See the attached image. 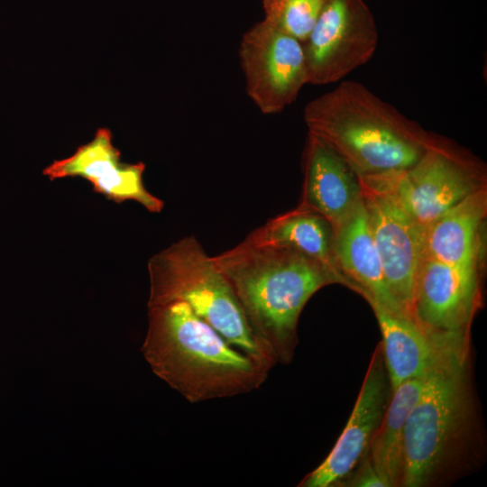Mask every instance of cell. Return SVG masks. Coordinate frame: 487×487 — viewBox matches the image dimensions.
Masks as SVG:
<instances>
[{"mask_svg": "<svg viewBox=\"0 0 487 487\" xmlns=\"http://www.w3.org/2000/svg\"><path fill=\"white\" fill-rule=\"evenodd\" d=\"M141 350L155 375L190 403L257 390L271 370L232 345L179 300L148 305Z\"/></svg>", "mask_w": 487, "mask_h": 487, "instance_id": "cell-1", "label": "cell"}, {"mask_svg": "<svg viewBox=\"0 0 487 487\" xmlns=\"http://www.w3.org/2000/svg\"><path fill=\"white\" fill-rule=\"evenodd\" d=\"M212 260L232 288L253 334L276 362L292 359L299 317L308 299L325 286L341 284L318 262L251 235Z\"/></svg>", "mask_w": 487, "mask_h": 487, "instance_id": "cell-2", "label": "cell"}, {"mask_svg": "<svg viewBox=\"0 0 487 487\" xmlns=\"http://www.w3.org/2000/svg\"><path fill=\"white\" fill-rule=\"evenodd\" d=\"M303 117L359 177L407 169L441 137L353 80L312 99Z\"/></svg>", "mask_w": 487, "mask_h": 487, "instance_id": "cell-3", "label": "cell"}, {"mask_svg": "<svg viewBox=\"0 0 487 487\" xmlns=\"http://www.w3.org/2000/svg\"><path fill=\"white\" fill-rule=\"evenodd\" d=\"M437 342L404 431L400 485H427L449 458L470 412L469 339Z\"/></svg>", "mask_w": 487, "mask_h": 487, "instance_id": "cell-4", "label": "cell"}, {"mask_svg": "<svg viewBox=\"0 0 487 487\" xmlns=\"http://www.w3.org/2000/svg\"><path fill=\"white\" fill-rule=\"evenodd\" d=\"M148 305L179 300L232 345L272 368L277 363L251 329L228 281L195 236H186L148 261Z\"/></svg>", "mask_w": 487, "mask_h": 487, "instance_id": "cell-5", "label": "cell"}, {"mask_svg": "<svg viewBox=\"0 0 487 487\" xmlns=\"http://www.w3.org/2000/svg\"><path fill=\"white\" fill-rule=\"evenodd\" d=\"M372 176L424 233L449 208L486 187L483 163L443 136L410 167Z\"/></svg>", "mask_w": 487, "mask_h": 487, "instance_id": "cell-6", "label": "cell"}, {"mask_svg": "<svg viewBox=\"0 0 487 487\" xmlns=\"http://www.w3.org/2000/svg\"><path fill=\"white\" fill-rule=\"evenodd\" d=\"M379 36L362 0H326L302 42L308 84L335 83L374 55Z\"/></svg>", "mask_w": 487, "mask_h": 487, "instance_id": "cell-7", "label": "cell"}, {"mask_svg": "<svg viewBox=\"0 0 487 487\" xmlns=\"http://www.w3.org/2000/svg\"><path fill=\"white\" fill-rule=\"evenodd\" d=\"M239 59L246 93L262 114L281 112L308 84L302 42L264 19L244 33Z\"/></svg>", "mask_w": 487, "mask_h": 487, "instance_id": "cell-8", "label": "cell"}, {"mask_svg": "<svg viewBox=\"0 0 487 487\" xmlns=\"http://www.w3.org/2000/svg\"><path fill=\"white\" fill-rule=\"evenodd\" d=\"M363 202L387 285L410 317L425 233L378 176L359 177Z\"/></svg>", "mask_w": 487, "mask_h": 487, "instance_id": "cell-9", "label": "cell"}, {"mask_svg": "<svg viewBox=\"0 0 487 487\" xmlns=\"http://www.w3.org/2000/svg\"><path fill=\"white\" fill-rule=\"evenodd\" d=\"M480 266H458L423 257L411 318L432 338H469L480 303Z\"/></svg>", "mask_w": 487, "mask_h": 487, "instance_id": "cell-10", "label": "cell"}, {"mask_svg": "<svg viewBox=\"0 0 487 487\" xmlns=\"http://www.w3.org/2000/svg\"><path fill=\"white\" fill-rule=\"evenodd\" d=\"M143 162L124 163L121 152L113 143L108 128L97 129L94 138L77 148L70 156L56 160L43 169L50 180L82 178L91 183L93 190L117 204L132 200L149 212L160 213L162 199L149 192L143 183Z\"/></svg>", "mask_w": 487, "mask_h": 487, "instance_id": "cell-11", "label": "cell"}, {"mask_svg": "<svg viewBox=\"0 0 487 487\" xmlns=\"http://www.w3.org/2000/svg\"><path fill=\"white\" fill-rule=\"evenodd\" d=\"M390 392L382 351L381 345H378L343 432L325 460L299 486L338 485L353 472L368 454L372 439L386 410Z\"/></svg>", "mask_w": 487, "mask_h": 487, "instance_id": "cell-12", "label": "cell"}, {"mask_svg": "<svg viewBox=\"0 0 487 487\" xmlns=\"http://www.w3.org/2000/svg\"><path fill=\"white\" fill-rule=\"evenodd\" d=\"M299 207L326 218L334 231L362 202L359 176L326 142L308 133Z\"/></svg>", "mask_w": 487, "mask_h": 487, "instance_id": "cell-13", "label": "cell"}, {"mask_svg": "<svg viewBox=\"0 0 487 487\" xmlns=\"http://www.w3.org/2000/svg\"><path fill=\"white\" fill-rule=\"evenodd\" d=\"M334 250L338 269L347 287L368 303H376L397 315L409 317L386 282L363 202L335 229Z\"/></svg>", "mask_w": 487, "mask_h": 487, "instance_id": "cell-14", "label": "cell"}, {"mask_svg": "<svg viewBox=\"0 0 487 487\" xmlns=\"http://www.w3.org/2000/svg\"><path fill=\"white\" fill-rule=\"evenodd\" d=\"M487 187L445 212L426 231L424 257L458 266H482Z\"/></svg>", "mask_w": 487, "mask_h": 487, "instance_id": "cell-15", "label": "cell"}, {"mask_svg": "<svg viewBox=\"0 0 487 487\" xmlns=\"http://www.w3.org/2000/svg\"><path fill=\"white\" fill-rule=\"evenodd\" d=\"M381 333V351L391 391L403 382L424 376L436 354L437 342L411 317L369 303Z\"/></svg>", "mask_w": 487, "mask_h": 487, "instance_id": "cell-16", "label": "cell"}, {"mask_svg": "<svg viewBox=\"0 0 487 487\" xmlns=\"http://www.w3.org/2000/svg\"><path fill=\"white\" fill-rule=\"evenodd\" d=\"M250 235L259 242L286 247L318 262L347 287L335 260L334 228L318 213L298 206L270 219Z\"/></svg>", "mask_w": 487, "mask_h": 487, "instance_id": "cell-17", "label": "cell"}, {"mask_svg": "<svg viewBox=\"0 0 487 487\" xmlns=\"http://www.w3.org/2000/svg\"><path fill=\"white\" fill-rule=\"evenodd\" d=\"M425 375L409 380L393 391L372 439L368 457L387 487L400 485L403 472L404 431Z\"/></svg>", "mask_w": 487, "mask_h": 487, "instance_id": "cell-18", "label": "cell"}, {"mask_svg": "<svg viewBox=\"0 0 487 487\" xmlns=\"http://www.w3.org/2000/svg\"><path fill=\"white\" fill-rule=\"evenodd\" d=\"M326 0H262L264 20L303 42Z\"/></svg>", "mask_w": 487, "mask_h": 487, "instance_id": "cell-19", "label": "cell"}, {"mask_svg": "<svg viewBox=\"0 0 487 487\" xmlns=\"http://www.w3.org/2000/svg\"><path fill=\"white\" fill-rule=\"evenodd\" d=\"M361 462L360 468L345 485L354 487H387L367 455Z\"/></svg>", "mask_w": 487, "mask_h": 487, "instance_id": "cell-20", "label": "cell"}]
</instances>
